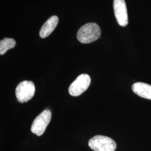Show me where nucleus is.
Listing matches in <instances>:
<instances>
[{
  "label": "nucleus",
  "mask_w": 151,
  "mask_h": 151,
  "mask_svg": "<svg viewBox=\"0 0 151 151\" xmlns=\"http://www.w3.org/2000/svg\"><path fill=\"white\" fill-rule=\"evenodd\" d=\"M133 91L140 97L151 100V85L143 82H136L132 85Z\"/></svg>",
  "instance_id": "obj_8"
},
{
  "label": "nucleus",
  "mask_w": 151,
  "mask_h": 151,
  "mask_svg": "<svg viewBox=\"0 0 151 151\" xmlns=\"http://www.w3.org/2000/svg\"><path fill=\"white\" fill-rule=\"evenodd\" d=\"M35 91V85L32 81H24L17 85L15 94L20 103H27L34 96Z\"/></svg>",
  "instance_id": "obj_4"
},
{
  "label": "nucleus",
  "mask_w": 151,
  "mask_h": 151,
  "mask_svg": "<svg viewBox=\"0 0 151 151\" xmlns=\"http://www.w3.org/2000/svg\"><path fill=\"white\" fill-rule=\"evenodd\" d=\"M88 146L95 151H115L116 148V144L113 139L100 135L91 138L88 141Z\"/></svg>",
  "instance_id": "obj_2"
},
{
  "label": "nucleus",
  "mask_w": 151,
  "mask_h": 151,
  "mask_svg": "<svg viewBox=\"0 0 151 151\" xmlns=\"http://www.w3.org/2000/svg\"><path fill=\"white\" fill-rule=\"evenodd\" d=\"M16 45V41L12 38H4L0 42V54L4 55L10 49L14 48Z\"/></svg>",
  "instance_id": "obj_9"
},
{
  "label": "nucleus",
  "mask_w": 151,
  "mask_h": 151,
  "mask_svg": "<svg viewBox=\"0 0 151 151\" xmlns=\"http://www.w3.org/2000/svg\"><path fill=\"white\" fill-rule=\"evenodd\" d=\"M101 29L96 23H87L78 30L77 38L82 43L88 44L97 40L101 35Z\"/></svg>",
  "instance_id": "obj_1"
},
{
  "label": "nucleus",
  "mask_w": 151,
  "mask_h": 151,
  "mask_svg": "<svg viewBox=\"0 0 151 151\" xmlns=\"http://www.w3.org/2000/svg\"><path fill=\"white\" fill-rule=\"evenodd\" d=\"M52 118V113L49 109L44 110L33 121L31 131L38 136L43 135Z\"/></svg>",
  "instance_id": "obj_3"
},
{
  "label": "nucleus",
  "mask_w": 151,
  "mask_h": 151,
  "mask_svg": "<svg viewBox=\"0 0 151 151\" xmlns=\"http://www.w3.org/2000/svg\"><path fill=\"white\" fill-rule=\"evenodd\" d=\"M91 83L90 76L82 74L78 76L69 87V93L71 96H78L85 91Z\"/></svg>",
  "instance_id": "obj_5"
},
{
  "label": "nucleus",
  "mask_w": 151,
  "mask_h": 151,
  "mask_svg": "<svg viewBox=\"0 0 151 151\" xmlns=\"http://www.w3.org/2000/svg\"><path fill=\"white\" fill-rule=\"evenodd\" d=\"M58 17L57 16L50 17L48 20L44 23L41 28L39 35L41 38H45L54 31L58 23Z\"/></svg>",
  "instance_id": "obj_7"
},
{
  "label": "nucleus",
  "mask_w": 151,
  "mask_h": 151,
  "mask_svg": "<svg viewBox=\"0 0 151 151\" xmlns=\"http://www.w3.org/2000/svg\"><path fill=\"white\" fill-rule=\"evenodd\" d=\"M114 11L116 21L121 27H125L128 24L127 6L124 0H114Z\"/></svg>",
  "instance_id": "obj_6"
}]
</instances>
